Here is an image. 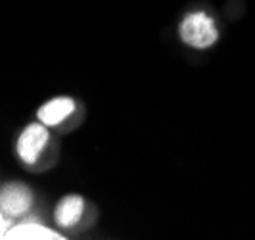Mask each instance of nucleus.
Segmentation results:
<instances>
[{
    "label": "nucleus",
    "mask_w": 255,
    "mask_h": 240,
    "mask_svg": "<svg viewBox=\"0 0 255 240\" xmlns=\"http://www.w3.org/2000/svg\"><path fill=\"white\" fill-rule=\"evenodd\" d=\"M180 38L194 48H207L217 40L215 21L205 12H192L180 23Z\"/></svg>",
    "instance_id": "1"
},
{
    "label": "nucleus",
    "mask_w": 255,
    "mask_h": 240,
    "mask_svg": "<svg viewBox=\"0 0 255 240\" xmlns=\"http://www.w3.org/2000/svg\"><path fill=\"white\" fill-rule=\"evenodd\" d=\"M48 139L50 137H48L46 125H42V123L27 125L21 131V135L17 139V146H15L19 160L27 165H33L38 160V156L42 154L44 146L48 144Z\"/></svg>",
    "instance_id": "2"
},
{
    "label": "nucleus",
    "mask_w": 255,
    "mask_h": 240,
    "mask_svg": "<svg viewBox=\"0 0 255 240\" xmlns=\"http://www.w3.org/2000/svg\"><path fill=\"white\" fill-rule=\"evenodd\" d=\"M33 204V192L21 183H10L0 189V212L2 215L19 217L29 212Z\"/></svg>",
    "instance_id": "3"
},
{
    "label": "nucleus",
    "mask_w": 255,
    "mask_h": 240,
    "mask_svg": "<svg viewBox=\"0 0 255 240\" xmlns=\"http://www.w3.org/2000/svg\"><path fill=\"white\" fill-rule=\"evenodd\" d=\"M75 112V102L67 96H58L54 100H48L38 108V121L46 127L60 125L69 115Z\"/></svg>",
    "instance_id": "4"
},
{
    "label": "nucleus",
    "mask_w": 255,
    "mask_h": 240,
    "mask_svg": "<svg viewBox=\"0 0 255 240\" xmlns=\"http://www.w3.org/2000/svg\"><path fill=\"white\" fill-rule=\"evenodd\" d=\"M83 212H85V200L79 194H69V196H65L58 202L54 219L60 227L71 229L81 221Z\"/></svg>",
    "instance_id": "5"
},
{
    "label": "nucleus",
    "mask_w": 255,
    "mask_h": 240,
    "mask_svg": "<svg viewBox=\"0 0 255 240\" xmlns=\"http://www.w3.org/2000/svg\"><path fill=\"white\" fill-rule=\"evenodd\" d=\"M4 240H67L56 231L44 227L40 223H19L8 229Z\"/></svg>",
    "instance_id": "6"
},
{
    "label": "nucleus",
    "mask_w": 255,
    "mask_h": 240,
    "mask_svg": "<svg viewBox=\"0 0 255 240\" xmlns=\"http://www.w3.org/2000/svg\"><path fill=\"white\" fill-rule=\"evenodd\" d=\"M6 233H8V229H6V219H4V215L0 212V240H4Z\"/></svg>",
    "instance_id": "7"
}]
</instances>
